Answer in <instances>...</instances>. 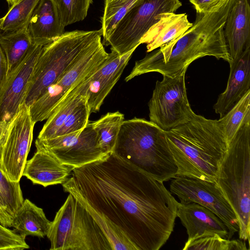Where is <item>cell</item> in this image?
I'll use <instances>...</instances> for the list:
<instances>
[{"label": "cell", "instance_id": "6da1fadb", "mask_svg": "<svg viewBox=\"0 0 250 250\" xmlns=\"http://www.w3.org/2000/svg\"><path fill=\"white\" fill-rule=\"evenodd\" d=\"M71 174L64 191L109 221L137 250H158L168 240L179 202L163 182L114 153Z\"/></svg>", "mask_w": 250, "mask_h": 250}, {"label": "cell", "instance_id": "7a4b0ae2", "mask_svg": "<svg viewBox=\"0 0 250 250\" xmlns=\"http://www.w3.org/2000/svg\"><path fill=\"white\" fill-rule=\"evenodd\" d=\"M165 133L177 167L176 176L216 182L228 148L220 119L195 114L189 122Z\"/></svg>", "mask_w": 250, "mask_h": 250}, {"label": "cell", "instance_id": "3957f363", "mask_svg": "<svg viewBox=\"0 0 250 250\" xmlns=\"http://www.w3.org/2000/svg\"><path fill=\"white\" fill-rule=\"evenodd\" d=\"M113 153L159 181L176 177L177 167L165 131L150 121L124 120Z\"/></svg>", "mask_w": 250, "mask_h": 250}, {"label": "cell", "instance_id": "277c9868", "mask_svg": "<svg viewBox=\"0 0 250 250\" xmlns=\"http://www.w3.org/2000/svg\"><path fill=\"white\" fill-rule=\"evenodd\" d=\"M239 220L240 239L250 236V119L228 144L215 182Z\"/></svg>", "mask_w": 250, "mask_h": 250}, {"label": "cell", "instance_id": "5b68a950", "mask_svg": "<svg viewBox=\"0 0 250 250\" xmlns=\"http://www.w3.org/2000/svg\"><path fill=\"white\" fill-rule=\"evenodd\" d=\"M101 30L64 32L43 46L36 63L24 103L31 105L79 58Z\"/></svg>", "mask_w": 250, "mask_h": 250}, {"label": "cell", "instance_id": "8992f818", "mask_svg": "<svg viewBox=\"0 0 250 250\" xmlns=\"http://www.w3.org/2000/svg\"><path fill=\"white\" fill-rule=\"evenodd\" d=\"M46 236L50 250H111L92 216L70 193L56 212Z\"/></svg>", "mask_w": 250, "mask_h": 250}, {"label": "cell", "instance_id": "52a82bcc", "mask_svg": "<svg viewBox=\"0 0 250 250\" xmlns=\"http://www.w3.org/2000/svg\"><path fill=\"white\" fill-rule=\"evenodd\" d=\"M101 37L93 41L75 62L29 106L35 124L47 120L72 89L107 61L109 53L105 51Z\"/></svg>", "mask_w": 250, "mask_h": 250}, {"label": "cell", "instance_id": "ba28073f", "mask_svg": "<svg viewBox=\"0 0 250 250\" xmlns=\"http://www.w3.org/2000/svg\"><path fill=\"white\" fill-rule=\"evenodd\" d=\"M182 5L180 0H142L120 20L104 42L119 55L136 49L148 29L158 21L157 16L175 12Z\"/></svg>", "mask_w": 250, "mask_h": 250}, {"label": "cell", "instance_id": "9c48e42d", "mask_svg": "<svg viewBox=\"0 0 250 250\" xmlns=\"http://www.w3.org/2000/svg\"><path fill=\"white\" fill-rule=\"evenodd\" d=\"M187 70L173 77L163 75L156 82L148 103L150 121L165 131L189 122L195 114L187 97Z\"/></svg>", "mask_w": 250, "mask_h": 250}, {"label": "cell", "instance_id": "30bf717a", "mask_svg": "<svg viewBox=\"0 0 250 250\" xmlns=\"http://www.w3.org/2000/svg\"><path fill=\"white\" fill-rule=\"evenodd\" d=\"M36 124L23 103L3 127L0 138V167L11 181L20 182L30 149Z\"/></svg>", "mask_w": 250, "mask_h": 250}, {"label": "cell", "instance_id": "8fae6325", "mask_svg": "<svg viewBox=\"0 0 250 250\" xmlns=\"http://www.w3.org/2000/svg\"><path fill=\"white\" fill-rule=\"evenodd\" d=\"M170 191L181 204L195 203L214 213L226 225L228 239L239 229V220L230 204L215 183L176 176L172 179Z\"/></svg>", "mask_w": 250, "mask_h": 250}, {"label": "cell", "instance_id": "7c38bea8", "mask_svg": "<svg viewBox=\"0 0 250 250\" xmlns=\"http://www.w3.org/2000/svg\"><path fill=\"white\" fill-rule=\"evenodd\" d=\"M37 142L62 164L73 169L101 161L109 155L98 146L97 134L91 122L83 129Z\"/></svg>", "mask_w": 250, "mask_h": 250}, {"label": "cell", "instance_id": "4fadbf2b", "mask_svg": "<svg viewBox=\"0 0 250 250\" xmlns=\"http://www.w3.org/2000/svg\"><path fill=\"white\" fill-rule=\"evenodd\" d=\"M44 46V45H43ZM43 45L33 44L8 74L0 89V120L7 122L24 103L34 67Z\"/></svg>", "mask_w": 250, "mask_h": 250}, {"label": "cell", "instance_id": "5bb4252c", "mask_svg": "<svg viewBox=\"0 0 250 250\" xmlns=\"http://www.w3.org/2000/svg\"><path fill=\"white\" fill-rule=\"evenodd\" d=\"M135 50L133 49L121 56L111 50L107 61L92 75L87 91V103L91 113L99 110Z\"/></svg>", "mask_w": 250, "mask_h": 250}, {"label": "cell", "instance_id": "9a60e30c", "mask_svg": "<svg viewBox=\"0 0 250 250\" xmlns=\"http://www.w3.org/2000/svg\"><path fill=\"white\" fill-rule=\"evenodd\" d=\"M176 215L187 230V242L214 234L228 239L229 232L224 223L212 211L198 204L179 203Z\"/></svg>", "mask_w": 250, "mask_h": 250}, {"label": "cell", "instance_id": "2e32d148", "mask_svg": "<svg viewBox=\"0 0 250 250\" xmlns=\"http://www.w3.org/2000/svg\"><path fill=\"white\" fill-rule=\"evenodd\" d=\"M35 146L36 151L30 159L27 160L22 176L30 180L33 184L44 188L65 183L73 168L61 163L37 142Z\"/></svg>", "mask_w": 250, "mask_h": 250}, {"label": "cell", "instance_id": "e0dca14e", "mask_svg": "<svg viewBox=\"0 0 250 250\" xmlns=\"http://www.w3.org/2000/svg\"><path fill=\"white\" fill-rule=\"evenodd\" d=\"M224 35L232 63L240 58L245 50L250 48V6L248 0H235L227 18Z\"/></svg>", "mask_w": 250, "mask_h": 250}, {"label": "cell", "instance_id": "ac0fdd59", "mask_svg": "<svg viewBox=\"0 0 250 250\" xmlns=\"http://www.w3.org/2000/svg\"><path fill=\"white\" fill-rule=\"evenodd\" d=\"M230 72L225 90L213 106L215 112L224 116L250 90V48L229 64Z\"/></svg>", "mask_w": 250, "mask_h": 250}, {"label": "cell", "instance_id": "d6986e66", "mask_svg": "<svg viewBox=\"0 0 250 250\" xmlns=\"http://www.w3.org/2000/svg\"><path fill=\"white\" fill-rule=\"evenodd\" d=\"M33 44L45 45L61 36L62 24L53 0H40L28 24Z\"/></svg>", "mask_w": 250, "mask_h": 250}, {"label": "cell", "instance_id": "ffe728a7", "mask_svg": "<svg viewBox=\"0 0 250 250\" xmlns=\"http://www.w3.org/2000/svg\"><path fill=\"white\" fill-rule=\"evenodd\" d=\"M158 21L145 33L140 43L146 44V52H150L171 40L183 34L192 25L186 13H162Z\"/></svg>", "mask_w": 250, "mask_h": 250}, {"label": "cell", "instance_id": "44dd1931", "mask_svg": "<svg viewBox=\"0 0 250 250\" xmlns=\"http://www.w3.org/2000/svg\"><path fill=\"white\" fill-rule=\"evenodd\" d=\"M92 75L80 82L60 101L47 119L38 135V140H47L55 137L67 116L86 94Z\"/></svg>", "mask_w": 250, "mask_h": 250}, {"label": "cell", "instance_id": "7402d4cb", "mask_svg": "<svg viewBox=\"0 0 250 250\" xmlns=\"http://www.w3.org/2000/svg\"><path fill=\"white\" fill-rule=\"evenodd\" d=\"M51 223L42 208L25 199L13 217L11 227L24 238L27 236L43 238L47 236Z\"/></svg>", "mask_w": 250, "mask_h": 250}, {"label": "cell", "instance_id": "603a6c76", "mask_svg": "<svg viewBox=\"0 0 250 250\" xmlns=\"http://www.w3.org/2000/svg\"><path fill=\"white\" fill-rule=\"evenodd\" d=\"M27 27L0 35V45L6 59L8 74L23 59L33 44Z\"/></svg>", "mask_w": 250, "mask_h": 250}, {"label": "cell", "instance_id": "cb8c5ba5", "mask_svg": "<svg viewBox=\"0 0 250 250\" xmlns=\"http://www.w3.org/2000/svg\"><path fill=\"white\" fill-rule=\"evenodd\" d=\"M124 115L117 111L108 112L98 120L92 122L97 134V145L107 154L113 153Z\"/></svg>", "mask_w": 250, "mask_h": 250}, {"label": "cell", "instance_id": "d4e9b609", "mask_svg": "<svg viewBox=\"0 0 250 250\" xmlns=\"http://www.w3.org/2000/svg\"><path fill=\"white\" fill-rule=\"evenodd\" d=\"M40 0H20L11 6L0 24V35L20 30L28 26Z\"/></svg>", "mask_w": 250, "mask_h": 250}, {"label": "cell", "instance_id": "484cf974", "mask_svg": "<svg viewBox=\"0 0 250 250\" xmlns=\"http://www.w3.org/2000/svg\"><path fill=\"white\" fill-rule=\"evenodd\" d=\"M219 119L229 144L244 123L250 119V90Z\"/></svg>", "mask_w": 250, "mask_h": 250}, {"label": "cell", "instance_id": "4316f807", "mask_svg": "<svg viewBox=\"0 0 250 250\" xmlns=\"http://www.w3.org/2000/svg\"><path fill=\"white\" fill-rule=\"evenodd\" d=\"M142 0H105L100 29L103 42L110 36L124 16Z\"/></svg>", "mask_w": 250, "mask_h": 250}, {"label": "cell", "instance_id": "83f0119b", "mask_svg": "<svg viewBox=\"0 0 250 250\" xmlns=\"http://www.w3.org/2000/svg\"><path fill=\"white\" fill-rule=\"evenodd\" d=\"M183 250H249L245 241L223 238L217 234L186 242Z\"/></svg>", "mask_w": 250, "mask_h": 250}, {"label": "cell", "instance_id": "f1b7e54d", "mask_svg": "<svg viewBox=\"0 0 250 250\" xmlns=\"http://www.w3.org/2000/svg\"><path fill=\"white\" fill-rule=\"evenodd\" d=\"M23 200L20 182L10 181L0 167V202L12 221Z\"/></svg>", "mask_w": 250, "mask_h": 250}, {"label": "cell", "instance_id": "f546056e", "mask_svg": "<svg viewBox=\"0 0 250 250\" xmlns=\"http://www.w3.org/2000/svg\"><path fill=\"white\" fill-rule=\"evenodd\" d=\"M62 24L65 26L83 20L93 0H53Z\"/></svg>", "mask_w": 250, "mask_h": 250}, {"label": "cell", "instance_id": "4dcf8cb0", "mask_svg": "<svg viewBox=\"0 0 250 250\" xmlns=\"http://www.w3.org/2000/svg\"><path fill=\"white\" fill-rule=\"evenodd\" d=\"M87 99L86 93L67 116L55 137L82 130L87 125L91 114Z\"/></svg>", "mask_w": 250, "mask_h": 250}, {"label": "cell", "instance_id": "1f68e13d", "mask_svg": "<svg viewBox=\"0 0 250 250\" xmlns=\"http://www.w3.org/2000/svg\"><path fill=\"white\" fill-rule=\"evenodd\" d=\"M29 248L25 238L0 224V250H23Z\"/></svg>", "mask_w": 250, "mask_h": 250}, {"label": "cell", "instance_id": "d6a6232c", "mask_svg": "<svg viewBox=\"0 0 250 250\" xmlns=\"http://www.w3.org/2000/svg\"><path fill=\"white\" fill-rule=\"evenodd\" d=\"M222 0H189L196 12L204 13L216 5Z\"/></svg>", "mask_w": 250, "mask_h": 250}, {"label": "cell", "instance_id": "836d02e7", "mask_svg": "<svg viewBox=\"0 0 250 250\" xmlns=\"http://www.w3.org/2000/svg\"><path fill=\"white\" fill-rule=\"evenodd\" d=\"M2 19H0V24ZM7 73V63L4 53L0 45V89L6 81Z\"/></svg>", "mask_w": 250, "mask_h": 250}, {"label": "cell", "instance_id": "e575fe53", "mask_svg": "<svg viewBox=\"0 0 250 250\" xmlns=\"http://www.w3.org/2000/svg\"><path fill=\"white\" fill-rule=\"evenodd\" d=\"M12 219L7 214L0 202V224L4 227H11Z\"/></svg>", "mask_w": 250, "mask_h": 250}, {"label": "cell", "instance_id": "d590c367", "mask_svg": "<svg viewBox=\"0 0 250 250\" xmlns=\"http://www.w3.org/2000/svg\"><path fill=\"white\" fill-rule=\"evenodd\" d=\"M6 122L0 120V138Z\"/></svg>", "mask_w": 250, "mask_h": 250}, {"label": "cell", "instance_id": "8d00e7d4", "mask_svg": "<svg viewBox=\"0 0 250 250\" xmlns=\"http://www.w3.org/2000/svg\"><path fill=\"white\" fill-rule=\"evenodd\" d=\"M20 0H6L9 6H12Z\"/></svg>", "mask_w": 250, "mask_h": 250}]
</instances>
